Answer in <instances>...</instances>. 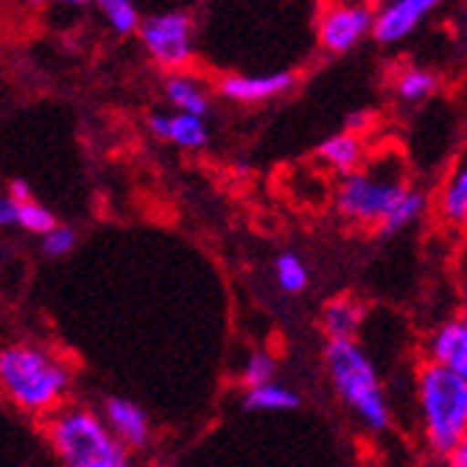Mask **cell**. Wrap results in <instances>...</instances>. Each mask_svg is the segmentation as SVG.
I'll use <instances>...</instances> for the list:
<instances>
[{
	"instance_id": "obj_1",
	"label": "cell",
	"mask_w": 467,
	"mask_h": 467,
	"mask_svg": "<svg viewBox=\"0 0 467 467\" xmlns=\"http://www.w3.org/2000/svg\"><path fill=\"white\" fill-rule=\"evenodd\" d=\"M70 387L73 372L51 350L31 342H12L0 348V389L20 411H57Z\"/></svg>"
},
{
	"instance_id": "obj_2",
	"label": "cell",
	"mask_w": 467,
	"mask_h": 467,
	"mask_svg": "<svg viewBox=\"0 0 467 467\" xmlns=\"http://www.w3.org/2000/svg\"><path fill=\"white\" fill-rule=\"evenodd\" d=\"M325 369L342 406L372 434L392 426V409L380 384V375L356 338H338L325 345Z\"/></svg>"
},
{
	"instance_id": "obj_3",
	"label": "cell",
	"mask_w": 467,
	"mask_h": 467,
	"mask_svg": "<svg viewBox=\"0 0 467 467\" xmlns=\"http://www.w3.org/2000/svg\"><path fill=\"white\" fill-rule=\"evenodd\" d=\"M417 411L429 451L445 459L467 437V380L426 361L417 372Z\"/></svg>"
},
{
	"instance_id": "obj_4",
	"label": "cell",
	"mask_w": 467,
	"mask_h": 467,
	"mask_svg": "<svg viewBox=\"0 0 467 467\" xmlns=\"http://www.w3.org/2000/svg\"><path fill=\"white\" fill-rule=\"evenodd\" d=\"M48 442L65 467H132L104 417L84 406H59L48 417Z\"/></svg>"
},
{
	"instance_id": "obj_5",
	"label": "cell",
	"mask_w": 467,
	"mask_h": 467,
	"mask_svg": "<svg viewBox=\"0 0 467 467\" xmlns=\"http://www.w3.org/2000/svg\"><path fill=\"white\" fill-rule=\"evenodd\" d=\"M409 191V182L400 180L398 171L389 168H358L353 174H345L336 191V210L356 224L378 227L389 216V210L398 199Z\"/></svg>"
},
{
	"instance_id": "obj_6",
	"label": "cell",
	"mask_w": 467,
	"mask_h": 467,
	"mask_svg": "<svg viewBox=\"0 0 467 467\" xmlns=\"http://www.w3.org/2000/svg\"><path fill=\"white\" fill-rule=\"evenodd\" d=\"M140 42L149 57L160 65L180 73L193 57V23L185 12H160L140 20Z\"/></svg>"
},
{
	"instance_id": "obj_7",
	"label": "cell",
	"mask_w": 467,
	"mask_h": 467,
	"mask_svg": "<svg viewBox=\"0 0 467 467\" xmlns=\"http://www.w3.org/2000/svg\"><path fill=\"white\" fill-rule=\"evenodd\" d=\"M319 46L327 54H348L372 34V6L367 0H333L319 15Z\"/></svg>"
},
{
	"instance_id": "obj_8",
	"label": "cell",
	"mask_w": 467,
	"mask_h": 467,
	"mask_svg": "<svg viewBox=\"0 0 467 467\" xmlns=\"http://www.w3.org/2000/svg\"><path fill=\"white\" fill-rule=\"evenodd\" d=\"M442 4L445 0H380L372 9V39L380 46H398Z\"/></svg>"
},
{
	"instance_id": "obj_9",
	"label": "cell",
	"mask_w": 467,
	"mask_h": 467,
	"mask_svg": "<svg viewBox=\"0 0 467 467\" xmlns=\"http://www.w3.org/2000/svg\"><path fill=\"white\" fill-rule=\"evenodd\" d=\"M296 84V76L288 70L261 73V76H224L219 84V93L235 104H264L277 96H285Z\"/></svg>"
},
{
	"instance_id": "obj_10",
	"label": "cell",
	"mask_w": 467,
	"mask_h": 467,
	"mask_svg": "<svg viewBox=\"0 0 467 467\" xmlns=\"http://www.w3.org/2000/svg\"><path fill=\"white\" fill-rule=\"evenodd\" d=\"M104 422L123 448H146L151 440V420L143 406L112 395L104 400Z\"/></svg>"
},
{
	"instance_id": "obj_11",
	"label": "cell",
	"mask_w": 467,
	"mask_h": 467,
	"mask_svg": "<svg viewBox=\"0 0 467 467\" xmlns=\"http://www.w3.org/2000/svg\"><path fill=\"white\" fill-rule=\"evenodd\" d=\"M429 364H437L467 380V322L448 319L429 336Z\"/></svg>"
},
{
	"instance_id": "obj_12",
	"label": "cell",
	"mask_w": 467,
	"mask_h": 467,
	"mask_svg": "<svg viewBox=\"0 0 467 467\" xmlns=\"http://www.w3.org/2000/svg\"><path fill=\"white\" fill-rule=\"evenodd\" d=\"M149 130L154 138L168 140L180 149L196 151L207 143L210 130H207V120L196 118V115H185V112H174V115H151L149 118Z\"/></svg>"
},
{
	"instance_id": "obj_13",
	"label": "cell",
	"mask_w": 467,
	"mask_h": 467,
	"mask_svg": "<svg viewBox=\"0 0 467 467\" xmlns=\"http://www.w3.org/2000/svg\"><path fill=\"white\" fill-rule=\"evenodd\" d=\"M165 101L171 104L177 112L196 115V118H207V112H210L207 88L196 76H188L182 70L165 78Z\"/></svg>"
},
{
	"instance_id": "obj_14",
	"label": "cell",
	"mask_w": 467,
	"mask_h": 467,
	"mask_svg": "<svg viewBox=\"0 0 467 467\" xmlns=\"http://www.w3.org/2000/svg\"><path fill=\"white\" fill-rule=\"evenodd\" d=\"M317 160L325 162L330 171L342 174V177L353 174V171H358V165L364 162V140L358 135H350V132L330 135L327 140L319 143Z\"/></svg>"
},
{
	"instance_id": "obj_15",
	"label": "cell",
	"mask_w": 467,
	"mask_h": 467,
	"mask_svg": "<svg viewBox=\"0 0 467 467\" xmlns=\"http://www.w3.org/2000/svg\"><path fill=\"white\" fill-rule=\"evenodd\" d=\"M361 322H364V306L356 303L353 296H336V300H330L322 308V330L327 333V342L356 338Z\"/></svg>"
},
{
	"instance_id": "obj_16",
	"label": "cell",
	"mask_w": 467,
	"mask_h": 467,
	"mask_svg": "<svg viewBox=\"0 0 467 467\" xmlns=\"http://www.w3.org/2000/svg\"><path fill=\"white\" fill-rule=\"evenodd\" d=\"M426 210H429V193L409 185V191L389 210V216L380 222L375 230H378L380 238H395V235L406 233L409 227H414L422 216H426Z\"/></svg>"
},
{
	"instance_id": "obj_17",
	"label": "cell",
	"mask_w": 467,
	"mask_h": 467,
	"mask_svg": "<svg viewBox=\"0 0 467 467\" xmlns=\"http://www.w3.org/2000/svg\"><path fill=\"white\" fill-rule=\"evenodd\" d=\"M440 216L451 227H467V157L453 168L440 193Z\"/></svg>"
},
{
	"instance_id": "obj_18",
	"label": "cell",
	"mask_w": 467,
	"mask_h": 467,
	"mask_svg": "<svg viewBox=\"0 0 467 467\" xmlns=\"http://www.w3.org/2000/svg\"><path fill=\"white\" fill-rule=\"evenodd\" d=\"M241 406L246 411H294L303 406V398H300V392H294V389L277 384V380H272V384L246 389L241 398Z\"/></svg>"
},
{
	"instance_id": "obj_19",
	"label": "cell",
	"mask_w": 467,
	"mask_h": 467,
	"mask_svg": "<svg viewBox=\"0 0 467 467\" xmlns=\"http://www.w3.org/2000/svg\"><path fill=\"white\" fill-rule=\"evenodd\" d=\"M392 90L403 104H422L440 90V78L426 67H406L395 76Z\"/></svg>"
},
{
	"instance_id": "obj_20",
	"label": "cell",
	"mask_w": 467,
	"mask_h": 467,
	"mask_svg": "<svg viewBox=\"0 0 467 467\" xmlns=\"http://www.w3.org/2000/svg\"><path fill=\"white\" fill-rule=\"evenodd\" d=\"M275 280L285 294H303L308 288V266L296 252H283L275 261Z\"/></svg>"
},
{
	"instance_id": "obj_21",
	"label": "cell",
	"mask_w": 467,
	"mask_h": 467,
	"mask_svg": "<svg viewBox=\"0 0 467 467\" xmlns=\"http://www.w3.org/2000/svg\"><path fill=\"white\" fill-rule=\"evenodd\" d=\"M115 34H132L140 28V12L135 0H93Z\"/></svg>"
},
{
	"instance_id": "obj_22",
	"label": "cell",
	"mask_w": 467,
	"mask_h": 467,
	"mask_svg": "<svg viewBox=\"0 0 467 467\" xmlns=\"http://www.w3.org/2000/svg\"><path fill=\"white\" fill-rule=\"evenodd\" d=\"M57 224H59L57 216L51 213L48 207H42V204L36 202V196L28 199V202H17V227H20V230L34 233V235L42 238L48 230H54Z\"/></svg>"
},
{
	"instance_id": "obj_23",
	"label": "cell",
	"mask_w": 467,
	"mask_h": 467,
	"mask_svg": "<svg viewBox=\"0 0 467 467\" xmlns=\"http://www.w3.org/2000/svg\"><path fill=\"white\" fill-rule=\"evenodd\" d=\"M277 378V361L272 353L266 350H258V353H252L241 369V384L246 389L252 387H261V384H272V380Z\"/></svg>"
},
{
	"instance_id": "obj_24",
	"label": "cell",
	"mask_w": 467,
	"mask_h": 467,
	"mask_svg": "<svg viewBox=\"0 0 467 467\" xmlns=\"http://www.w3.org/2000/svg\"><path fill=\"white\" fill-rule=\"evenodd\" d=\"M73 246H76V230H70L65 224H57L39 241V249L46 258H65V254L73 252Z\"/></svg>"
},
{
	"instance_id": "obj_25",
	"label": "cell",
	"mask_w": 467,
	"mask_h": 467,
	"mask_svg": "<svg viewBox=\"0 0 467 467\" xmlns=\"http://www.w3.org/2000/svg\"><path fill=\"white\" fill-rule=\"evenodd\" d=\"M17 227V202L9 193H0V230Z\"/></svg>"
},
{
	"instance_id": "obj_26",
	"label": "cell",
	"mask_w": 467,
	"mask_h": 467,
	"mask_svg": "<svg viewBox=\"0 0 467 467\" xmlns=\"http://www.w3.org/2000/svg\"><path fill=\"white\" fill-rule=\"evenodd\" d=\"M445 467H467V437L445 456Z\"/></svg>"
},
{
	"instance_id": "obj_27",
	"label": "cell",
	"mask_w": 467,
	"mask_h": 467,
	"mask_svg": "<svg viewBox=\"0 0 467 467\" xmlns=\"http://www.w3.org/2000/svg\"><path fill=\"white\" fill-rule=\"evenodd\" d=\"M369 126V115H364V112H356V115H350L348 118V130L345 132H350V135H364V130Z\"/></svg>"
},
{
	"instance_id": "obj_28",
	"label": "cell",
	"mask_w": 467,
	"mask_h": 467,
	"mask_svg": "<svg viewBox=\"0 0 467 467\" xmlns=\"http://www.w3.org/2000/svg\"><path fill=\"white\" fill-rule=\"evenodd\" d=\"M9 196H12L15 202H28V199H34V191H31V185H28V182L15 180V182L9 185Z\"/></svg>"
},
{
	"instance_id": "obj_29",
	"label": "cell",
	"mask_w": 467,
	"mask_h": 467,
	"mask_svg": "<svg viewBox=\"0 0 467 467\" xmlns=\"http://www.w3.org/2000/svg\"><path fill=\"white\" fill-rule=\"evenodd\" d=\"M34 4H65V6H81L88 0H34Z\"/></svg>"
},
{
	"instance_id": "obj_30",
	"label": "cell",
	"mask_w": 467,
	"mask_h": 467,
	"mask_svg": "<svg viewBox=\"0 0 467 467\" xmlns=\"http://www.w3.org/2000/svg\"><path fill=\"white\" fill-rule=\"evenodd\" d=\"M459 319H464V322H467V288H464V294H462V306H459Z\"/></svg>"
},
{
	"instance_id": "obj_31",
	"label": "cell",
	"mask_w": 467,
	"mask_h": 467,
	"mask_svg": "<svg viewBox=\"0 0 467 467\" xmlns=\"http://www.w3.org/2000/svg\"><path fill=\"white\" fill-rule=\"evenodd\" d=\"M367 4H369V0H367Z\"/></svg>"
}]
</instances>
